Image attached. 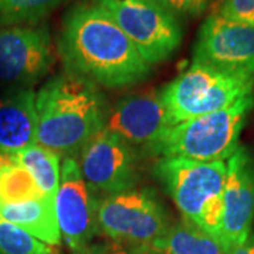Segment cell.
<instances>
[{
    "label": "cell",
    "mask_w": 254,
    "mask_h": 254,
    "mask_svg": "<svg viewBox=\"0 0 254 254\" xmlns=\"http://www.w3.org/2000/svg\"><path fill=\"white\" fill-rule=\"evenodd\" d=\"M226 167L218 242L229 254L250 236L254 219V157L246 147H239Z\"/></svg>",
    "instance_id": "cell-12"
},
{
    "label": "cell",
    "mask_w": 254,
    "mask_h": 254,
    "mask_svg": "<svg viewBox=\"0 0 254 254\" xmlns=\"http://www.w3.org/2000/svg\"><path fill=\"white\" fill-rule=\"evenodd\" d=\"M229 254H254V236H249L243 245L237 246Z\"/></svg>",
    "instance_id": "cell-24"
},
{
    "label": "cell",
    "mask_w": 254,
    "mask_h": 254,
    "mask_svg": "<svg viewBox=\"0 0 254 254\" xmlns=\"http://www.w3.org/2000/svg\"><path fill=\"white\" fill-rule=\"evenodd\" d=\"M44 196L43 190L23 167L17 153L0 148V206Z\"/></svg>",
    "instance_id": "cell-17"
},
{
    "label": "cell",
    "mask_w": 254,
    "mask_h": 254,
    "mask_svg": "<svg viewBox=\"0 0 254 254\" xmlns=\"http://www.w3.org/2000/svg\"><path fill=\"white\" fill-rule=\"evenodd\" d=\"M17 157L43 193L55 198L61 175V155L36 143L17 153Z\"/></svg>",
    "instance_id": "cell-18"
},
{
    "label": "cell",
    "mask_w": 254,
    "mask_h": 254,
    "mask_svg": "<svg viewBox=\"0 0 254 254\" xmlns=\"http://www.w3.org/2000/svg\"><path fill=\"white\" fill-rule=\"evenodd\" d=\"M54 61L47 26L0 27V81L27 86L46 76Z\"/></svg>",
    "instance_id": "cell-10"
},
{
    "label": "cell",
    "mask_w": 254,
    "mask_h": 254,
    "mask_svg": "<svg viewBox=\"0 0 254 254\" xmlns=\"http://www.w3.org/2000/svg\"><path fill=\"white\" fill-rule=\"evenodd\" d=\"M115 20L150 66L163 63L180 48L178 18L153 0H91Z\"/></svg>",
    "instance_id": "cell-7"
},
{
    "label": "cell",
    "mask_w": 254,
    "mask_h": 254,
    "mask_svg": "<svg viewBox=\"0 0 254 254\" xmlns=\"http://www.w3.org/2000/svg\"><path fill=\"white\" fill-rule=\"evenodd\" d=\"M69 0H0V26H37Z\"/></svg>",
    "instance_id": "cell-19"
},
{
    "label": "cell",
    "mask_w": 254,
    "mask_h": 254,
    "mask_svg": "<svg viewBox=\"0 0 254 254\" xmlns=\"http://www.w3.org/2000/svg\"><path fill=\"white\" fill-rule=\"evenodd\" d=\"M36 143V92L24 88L0 98V148L20 153Z\"/></svg>",
    "instance_id": "cell-14"
},
{
    "label": "cell",
    "mask_w": 254,
    "mask_h": 254,
    "mask_svg": "<svg viewBox=\"0 0 254 254\" xmlns=\"http://www.w3.org/2000/svg\"><path fill=\"white\" fill-rule=\"evenodd\" d=\"M154 174L184 219L218 240L226 184V161L199 163L161 157L155 164Z\"/></svg>",
    "instance_id": "cell-3"
},
{
    "label": "cell",
    "mask_w": 254,
    "mask_h": 254,
    "mask_svg": "<svg viewBox=\"0 0 254 254\" xmlns=\"http://www.w3.org/2000/svg\"><path fill=\"white\" fill-rule=\"evenodd\" d=\"M76 161L93 192L110 195L136 185L137 151L105 127L83 145Z\"/></svg>",
    "instance_id": "cell-9"
},
{
    "label": "cell",
    "mask_w": 254,
    "mask_h": 254,
    "mask_svg": "<svg viewBox=\"0 0 254 254\" xmlns=\"http://www.w3.org/2000/svg\"><path fill=\"white\" fill-rule=\"evenodd\" d=\"M0 216L46 245L53 247L61 245V232L53 196L44 195L37 199L3 205L0 206Z\"/></svg>",
    "instance_id": "cell-15"
},
{
    "label": "cell",
    "mask_w": 254,
    "mask_h": 254,
    "mask_svg": "<svg viewBox=\"0 0 254 254\" xmlns=\"http://www.w3.org/2000/svg\"><path fill=\"white\" fill-rule=\"evenodd\" d=\"M65 72L96 86L126 88L144 81L151 66L105 10L81 1L66 11L57 41Z\"/></svg>",
    "instance_id": "cell-1"
},
{
    "label": "cell",
    "mask_w": 254,
    "mask_h": 254,
    "mask_svg": "<svg viewBox=\"0 0 254 254\" xmlns=\"http://www.w3.org/2000/svg\"><path fill=\"white\" fill-rule=\"evenodd\" d=\"M98 254H153L147 250H141V249H136V247H127V246L119 245L112 242L109 245H100L93 246Z\"/></svg>",
    "instance_id": "cell-23"
},
{
    "label": "cell",
    "mask_w": 254,
    "mask_h": 254,
    "mask_svg": "<svg viewBox=\"0 0 254 254\" xmlns=\"http://www.w3.org/2000/svg\"><path fill=\"white\" fill-rule=\"evenodd\" d=\"M175 17H196L208 9L210 0H153Z\"/></svg>",
    "instance_id": "cell-22"
},
{
    "label": "cell",
    "mask_w": 254,
    "mask_h": 254,
    "mask_svg": "<svg viewBox=\"0 0 254 254\" xmlns=\"http://www.w3.org/2000/svg\"><path fill=\"white\" fill-rule=\"evenodd\" d=\"M216 14L230 21L254 27V0H223Z\"/></svg>",
    "instance_id": "cell-21"
},
{
    "label": "cell",
    "mask_w": 254,
    "mask_h": 254,
    "mask_svg": "<svg viewBox=\"0 0 254 254\" xmlns=\"http://www.w3.org/2000/svg\"><path fill=\"white\" fill-rule=\"evenodd\" d=\"M254 76L233 75L192 64L160 91L170 126L226 109L253 95Z\"/></svg>",
    "instance_id": "cell-5"
},
{
    "label": "cell",
    "mask_w": 254,
    "mask_h": 254,
    "mask_svg": "<svg viewBox=\"0 0 254 254\" xmlns=\"http://www.w3.org/2000/svg\"><path fill=\"white\" fill-rule=\"evenodd\" d=\"M0 254H61L0 216Z\"/></svg>",
    "instance_id": "cell-20"
},
{
    "label": "cell",
    "mask_w": 254,
    "mask_h": 254,
    "mask_svg": "<svg viewBox=\"0 0 254 254\" xmlns=\"http://www.w3.org/2000/svg\"><path fill=\"white\" fill-rule=\"evenodd\" d=\"M54 202L61 239L72 253L88 247L99 232L96 196L83 180L78 161L73 157L64 158L61 164L60 185Z\"/></svg>",
    "instance_id": "cell-11"
},
{
    "label": "cell",
    "mask_w": 254,
    "mask_h": 254,
    "mask_svg": "<svg viewBox=\"0 0 254 254\" xmlns=\"http://www.w3.org/2000/svg\"><path fill=\"white\" fill-rule=\"evenodd\" d=\"M160 91L131 95L109 108L105 128L123 138L131 148L153 155L155 145L170 128Z\"/></svg>",
    "instance_id": "cell-13"
},
{
    "label": "cell",
    "mask_w": 254,
    "mask_h": 254,
    "mask_svg": "<svg viewBox=\"0 0 254 254\" xmlns=\"http://www.w3.org/2000/svg\"><path fill=\"white\" fill-rule=\"evenodd\" d=\"M253 103L250 95L226 109L170 127L153 154L199 163L227 161L240 147V133Z\"/></svg>",
    "instance_id": "cell-4"
},
{
    "label": "cell",
    "mask_w": 254,
    "mask_h": 254,
    "mask_svg": "<svg viewBox=\"0 0 254 254\" xmlns=\"http://www.w3.org/2000/svg\"><path fill=\"white\" fill-rule=\"evenodd\" d=\"M37 144L64 158H76L105 127L109 106L96 85L60 73L36 93Z\"/></svg>",
    "instance_id": "cell-2"
},
{
    "label": "cell",
    "mask_w": 254,
    "mask_h": 254,
    "mask_svg": "<svg viewBox=\"0 0 254 254\" xmlns=\"http://www.w3.org/2000/svg\"><path fill=\"white\" fill-rule=\"evenodd\" d=\"M72 254H98V252L95 250V247L93 246H88V247H85L83 250H79V252H76V253Z\"/></svg>",
    "instance_id": "cell-25"
},
{
    "label": "cell",
    "mask_w": 254,
    "mask_h": 254,
    "mask_svg": "<svg viewBox=\"0 0 254 254\" xmlns=\"http://www.w3.org/2000/svg\"><path fill=\"white\" fill-rule=\"evenodd\" d=\"M141 250L153 254H225L215 237L187 219L171 223L163 236Z\"/></svg>",
    "instance_id": "cell-16"
},
{
    "label": "cell",
    "mask_w": 254,
    "mask_h": 254,
    "mask_svg": "<svg viewBox=\"0 0 254 254\" xmlns=\"http://www.w3.org/2000/svg\"><path fill=\"white\" fill-rule=\"evenodd\" d=\"M98 229L112 242L144 249L171 226L167 210L151 190H131L96 198Z\"/></svg>",
    "instance_id": "cell-6"
},
{
    "label": "cell",
    "mask_w": 254,
    "mask_h": 254,
    "mask_svg": "<svg viewBox=\"0 0 254 254\" xmlns=\"http://www.w3.org/2000/svg\"><path fill=\"white\" fill-rule=\"evenodd\" d=\"M192 64L254 76V27L210 14L198 31Z\"/></svg>",
    "instance_id": "cell-8"
}]
</instances>
